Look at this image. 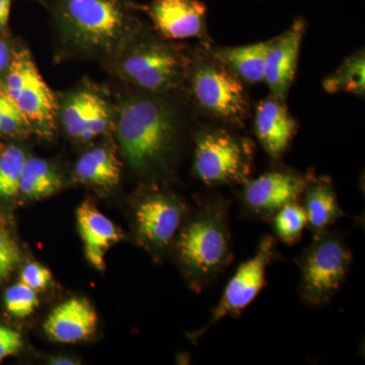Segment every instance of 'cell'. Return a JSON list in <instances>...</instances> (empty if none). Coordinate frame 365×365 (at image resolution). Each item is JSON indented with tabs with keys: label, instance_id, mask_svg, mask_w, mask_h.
Wrapping results in <instances>:
<instances>
[{
	"label": "cell",
	"instance_id": "6da1fadb",
	"mask_svg": "<svg viewBox=\"0 0 365 365\" xmlns=\"http://www.w3.org/2000/svg\"><path fill=\"white\" fill-rule=\"evenodd\" d=\"M228 211L227 199L205 196L195 215L178 232V260L197 292L210 287L234 260Z\"/></svg>",
	"mask_w": 365,
	"mask_h": 365
},
{
	"label": "cell",
	"instance_id": "7a4b0ae2",
	"mask_svg": "<svg viewBox=\"0 0 365 365\" xmlns=\"http://www.w3.org/2000/svg\"><path fill=\"white\" fill-rule=\"evenodd\" d=\"M67 40L85 51L123 47L140 26L133 0H41Z\"/></svg>",
	"mask_w": 365,
	"mask_h": 365
},
{
	"label": "cell",
	"instance_id": "3957f363",
	"mask_svg": "<svg viewBox=\"0 0 365 365\" xmlns=\"http://www.w3.org/2000/svg\"><path fill=\"white\" fill-rule=\"evenodd\" d=\"M117 133L132 169L148 174L169 162L176 143V120L165 103L133 98L121 108Z\"/></svg>",
	"mask_w": 365,
	"mask_h": 365
},
{
	"label": "cell",
	"instance_id": "277c9868",
	"mask_svg": "<svg viewBox=\"0 0 365 365\" xmlns=\"http://www.w3.org/2000/svg\"><path fill=\"white\" fill-rule=\"evenodd\" d=\"M295 262L300 273V299L307 307H322L344 284L351 270L353 254L344 237L329 230L314 237Z\"/></svg>",
	"mask_w": 365,
	"mask_h": 365
},
{
	"label": "cell",
	"instance_id": "5b68a950",
	"mask_svg": "<svg viewBox=\"0 0 365 365\" xmlns=\"http://www.w3.org/2000/svg\"><path fill=\"white\" fill-rule=\"evenodd\" d=\"M253 165V144L225 129H206L196 137L194 173L208 186L244 185Z\"/></svg>",
	"mask_w": 365,
	"mask_h": 365
},
{
	"label": "cell",
	"instance_id": "8992f818",
	"mask_svg": "<svg viewBox=\"0 0 365 365\" xmlns=\"http://www.w3.org/2000/svg\"><path fill=\"white\" fill-rule=\"evenodd\" d=\"M277 240L274 235L261 237L251 258L242 262L234 275L225 285L222 297L211 311L205 326L196 331L193 339L198 340L222 319H237L257 299L266 285L267 269L273 262L279 260Z\"/></svg>",
	"mask_w": 365,
	"mask_h": 365
},
{
	"label": "cell",
	"instance_id": "52a82bcc",
	"mask_svg": "<svg viewBox=\"0 0 365 365\" xmlns=\"http://www.w3.org/2000/svg\"><path fill=\"white\" fill-rule=\"evenodd\" d=\"M190 64L179 50L158 41L134 45L119 62V72L132 85L153 93L177 88L188 76Z\"/></svg>",
	"mask_w": 365,
	"mask_h": 365
},
{
	"label": "cell",
	"instance_id": "ba28073f",
	"mask_svg": "<svg viewBox=\"0 0 365 365\" xmlns=\"http://www.w3.org/2000/svg\"><path fill=\"white\" fill-rule=\"evenodd\" d=\"M192 91L198 105L225 123L242 126L248 115V96L241 79L222 62H198L192 71Z\"/></svg>",
	"mask_w": 365,
	"mask_h": 365
},
{
	"label": "cell",
	"instance_id": "9c48e42d",
	"mask_svg": "<svg viewBox=\"0 0 365 365\" xmlns=\"http://www.w3.org/2000/svg\"><path fill=\"white\" fill-rule=\"evenodd\" d=\"M311 176L279 169L249 179L242 185L240 198L242 212L254 220L269 222L283 206L300 201Z\"/></svg>",
	"mask_w": 365,
	"mask_h": 365
},
{
	"label": "cell",
	"instance_id": "30bf717a",
	"mask_svg": "<svg viewBox=\"0 0 365 365\" xmlns=\"http://www.w3.org/2000/svg\"><path fill=\"white\" fill-rule=\"evenodd\" d=\"M186 207L162 193L144 196L135 208L137 234L150 249L162 251L172 244L186 216Z\"/></svg>",
	"mask_w": 365,
	"mask_h": 365
},
{
	"label": "cell",
	"instance_id": "8fae6325",
	"mask_svg": "<svg viewBox=\"0 0 365 365\" xmlns=\"http://www.w3.org/2000/svg\"><path fill=\"white\" fill-rule=\"evenodd\" d=\"M143 9L167 39H190L205 32L207 7L201 0H153Z\"/></svg>",
	"mask_w": 365,
	"mask_h": 365
},
{
	"label": "cell",
	"instance_id": "7c38bea8",
	"mask_svg": "<svg viewBox=\"0 0 365 365\" xmlns=\"http://www.w3.org/2000/svg\"><path fill=\"white\" fill-rule=\"evenodd\" d=\"M306 28V21L297 19L287 32L272 39L269 47L264 81L270 88L271 96L282 102L294 81Z\"/></svg>",
	"mask_w": 365,
	"mask_h": 365
},
{
	"label": "cell",
	"instance_id": "4fadbf2b",
	"mask_svg": "<svg viewBox=\"0 0 365 365\" xmlns=\"http://www.w3.org/2000/svg\"><path fill=\"white\" fill-rule=\"evenodd\" d=\"M254 127L262 148L273 160L283 157L297 133V122L284 102L272 96L257 106Z\"/></svg>",
	"mask_w": 365,
	"mask_h": 365
},
{
	"label": "cell",
	"instance_id": "5bb4252c",
	"mask_svg": "<svg viewBox=\"0 0 365 365\" xmlns=\"http://www.w3.org/2000/svg\"><path fill=\"white\" fill-rule=\"evenodd\" d=\"M61 120L69 135L83 141L91 140L104 133L109 127V108L97 93L78 91L64 103Z\"/></svg>",
	"mask_w": 365,
	"mask_h": 365
},
{
	"label": "cell",
	"instance_id": "9a60e30c",
	"mask_svg": "<svg viewBox=\"0 0 365 365\" xmlns=\"http://www.w3.org/2000/svg\"><path fill=\"white\" fill-rule=\"evenodd\" d=\"M98 317L93 304L83 297H73L53 309L44 324L45 332L53 341L76 343L96 333Z\"/></svg>",
	"mask_w": 365,
	"mask_h": 365
},
{
	"label": "cell",
	"instance_id": "2e32d148",
	"mask_svg": "<svg viewBox=\"0 0 365 365\" xmlns=\"http://www.w3.org/2000/svg\"><path fill=\"white\" fill-rule=\"evenodd\" d=\"M76 218L86 259L98 270H105L106 253L113 245L121 241L123 235L90 201L81 203L76 211Z\"/></svg>",
	"mask_w": 365,
	"mask_h": 365
},
{
	"label": "cell",
	"instance_id": "e0dca14e",
	"mask_svg": "<svg viewBox=\"0 0 365 365\" xmlns=\"http://www.w3.org/2000/svg\"><path fill=\"white\" fill-rule=\"evenodd\" d=\"M300 200L306 211L307 228L314 237L328 232L337 220L346 216L330 178L312 175Z\"/></svg>",
	"mask_w": 365,
	"mask_h": 365
},
{
	"label": "cell",
	"instance_id": "ac0fdd59",
	"mask_svg": "<svg viewBox=\"0 0 365 365\" xmlns=\"http://www.w3.org/2000/svg\"><path fill=\"white\" fill-rule=\"evenodd\" d=\"M14 102L31 125L44 132L52 130L57 113L56 100L37 66L29 74Z\"/></svg>",
	"mask_w": 365,
	"mask_h": 365
},
{
	"label": "cell",
	"instance_id": "d6986e66",
	"mask_svg": "<svg viewBox=\"0 0 365 365\" xmlns=\"http://www.w3.org/2000/svg\"><path fill=\"white\" fill-rule=\"evenodd\" d=\"M272 40L240 47L220 48L213 56L234 72L242 81L257 83L264 81L266 56Z\"/></svg>",
	"mask_w": 365,
	"mask_h": 365
},
{
	"label": "cell",
	"instance_id": "ffe728a7",
	"mask_svg": "<svg viewBox=\"0 0 365 365\" xmlns=\"http://www.w3.org/2000/svg\"><path fill=\"white\" fill-rule=\"evenodd\" d=\"M76 179L101 187L117 185L121 176V165L109 148H93L83 153L76 165Z\"/></svg>",
	"mask_w": 365,
	"mask_h": 365
},
{
	"label": "cell",
	"instance_id": "44dd1931",
	"mask_svg": "<svg viewBox=\"0 0 365 365\" xmlns=\"http://www.w3.org/2000/svg\"><path fill=\"white\" fill-rule=\"evenodd\" d=\"M61 185V178L49 163L37 158H26L21 175V193L29 198H45L56 193Z\"/></svg>",
	"mask_w": 365,
	"mask_h": 365
},
{
	"label": "cell",
	"instance_id": "7402d4cb",
	"mask_svg": "<svg viewBox=\"0 0 365 365\" xmlns=\"http://www.w3.org/2000/svg\"><path fill=\"white\" fill-rule=\"evenodd\" d=\"M329 93H346L364 96L365 91V56L364 50L350 55L333 73L323 81Z\"/></svg>",
	"mask_w": 365,
	"mask_h": 365
},
{
	"label": "cell",
	"instance_id": "603a6c76",
	"mask_svg": "<svg viewBox=\"0 0 365 365\" xmlns=\"http://www.w3.org/2000/svg\"><path fill=\"white\" fill-rule=\"evenodd\" d=\"M269 222L276 240L287 246H294L300 241L307 225L306 211L300 201L283 206Z\"/></svg>",
	"mask_w": 365,
	"mask_h": 365
},
{
	"label": "cell",
	"instance_id": "cb8c5ba5",
	"mask_svg": "<svg viewBox=\"0 0 365 365\" xmlns=\"http://www.w3.org/2000/svg\"><path fill=\"white\" fill-rule=\"evenodd\" d=\"M26 160L25 153L16 146H9L0 155V197L18 195Z\"/></svg>",
	"mask_w": 365,
	"mask_h": 365
},
{
	"label": "cell",
	"instance_id": "d4e9b609",
	"mask_svg": "<svg viewBox=\"0 0 365 365\" xmlns=\"http://www.w3.org/2000/svg\"><path fill=\"white\" fill-rule=\"evenodd\" d=\"M4 302L9 313L16 318H26L39 306L37 292L24 283H18L6 290Z\"/></svg>",
	"mask_w": 365,
	"mask_h": 365
},
{
	"label": "cell",
	"instance_id": "484cf974",
	"mask_svg": "<svg viewBox=\"0 0 365 365\" xmlns=\"http://www.w3.org/2000/svg\"><path fill=\"white\" fill-rule=\"evenodd\" d=\"M30 126V122L28 121L25 115L7 96L1 121H0V135H21L28 132Z\"/></svg>",
	"mask_w": 365,
	"mask_h": 365
},
{
	"label": "cell",
	"instance_id": "4316f807",
	"mask_svg": "<svg viewBox=\"0 0 365 365\" xmlns=\"http://www.w3.org/2000/svg\"><path fill=\"white\" fill-rule=\"evenodd\" d=\"M20 260L19 247L7 232L0 228V279L9 277Z\"/></svg>",
	"mask_w": 365,
	"mask_h": 365
},
{
	"label": "cell",
	"instance_id": "83f0119b",
	"mask_svg": "<svg viewBox=\"0 0 365 365\" xmlns=\"http://www.w3.org/2000/svg\"><path fill=\"white\" fill-rule=\"evenodd\" d=\"M52 274L49 269L39 263H30L21 271V282L37 290L45 289L51 283Z\"/></svg>",
	"mask_w": 365,
	"mask_h": 365
},
{
	"label": "cell",
	"instance_id": "f1b7e54d",
	"mask_svg": "<svg viewBox=\"0 0 365 365\" xmlns=\"http://www.w3.org/2000/svg\"><path fill=\"white\" fill-rule=\"evenodd\" d=\"M23 347L21 334L0 324V362L16 354Z\"/></svg>",
	"mask_w": 365,
	"mask_h": 365
},
{
	"label": "cell",
	"instance_id": "f546056e",
	"mask_svg": "<svg viewBox=\"0 0 365 365\" xmlns=\"http://www.w3.org/2000/svg\"><path fill=\"white\" fill-rule=\"evenodd\" d=\"M11 54H9V49L4 41L0 39V73L9 69V64H11Z\"/></svg>",
	"mask_w": 365,
	"mask_h": 365
},
{
	"label": "cell",
	"instance_id": "4dcf8cb0",
	"mask_svg": "<svg viewBox=\"0 0 365 365\" xmlns=\"http://www.w3.org/2000/svg\"><path fill=\"white\" fill-rule=\"evenodd\" d=\"M11 0H0V28H6L11 16Z\"/></svg>",
	"mask_w": 365,
	"mask_h": 365
},
{
	"label": "cell",
	"instance_id": "1f68e13d",
	"mask_svg": "<svg viewBox=\"0 0 365 365\" xmlns=\"http://www.w3.org/2000/svg\"><path fill=\"white\" fill-rule=\"evenodd\" d=\"M7 95L6 91H0V121H1L2 112H4V104H6Z\"/></svg>",
	"mask_w": 365,
	"mask_h": 365
},
{
	"label": "cell",
	"instance_id": "d6a6232c",
	"mask_svg": "<svg viewBox=\"0 0 365 365\" xmlns=\"http://www.w3.org/2000/svg\"><path fill=\"white\" fill-rule=\"evenodd\" d=\"M51 364H59V365H62V364H68L69 365V364H76V362H73V361H72V360L68 359H62V357H58V359H53Z\"/></svg>",
	"mask_w": 365,
	"mask_h": 365
}]
</instances>
